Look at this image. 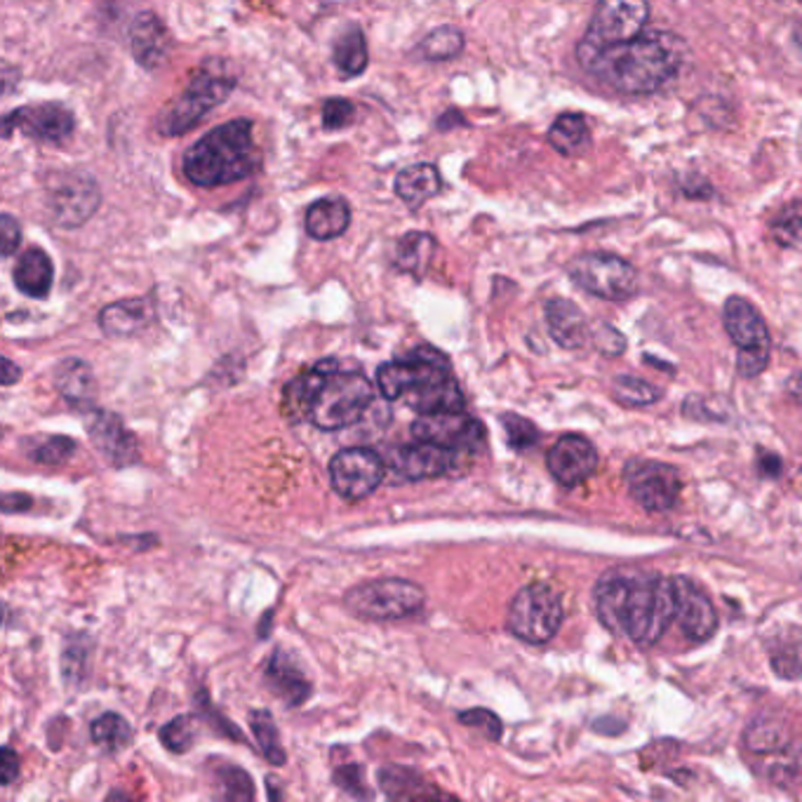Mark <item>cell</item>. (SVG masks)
I'll list each match as a JSON object with an SVG mask.
<instances>
[{"instance_id":"1","label":"cell","mask_w":802,"mask_h":802,"mask_svg":"<svg viewBox=\"0 0 802 802\" xmlns=\"http://www.w3.org/2000/svg\"><path fill=\"white\" fill-rule=\"evenodd\" d=\"M595 615L609 634L650 648L666 636L675 615L671 577L642 570H607L593 586Z\"/></svg>"},{"instance_id":"2","label":"cell","mask_w":802,"mask_h":802,"mask_svg":"<svg viewBox=\"0 0 802 802\" xmlns=\"http://www.w3.org/2000/svg\"><path fill=\"white\" fill-rule=\"evenodd\" d=\"M685 43L669 31H642L634 40L595 53H577L595 81L621 94H652L666 88L683 67Z\"/></svg>"},{"instance_id":"3","label":"cell","mask_w":802,"mask_h":802,"mask_svg":"<svg viewBox=\"0 0 802 802\" xmlns=\"http://www.w3.org/2000/svg\"><path fill=\"white\" fill-rule=\"evenodd\" d=\"M376 386L386 400L405 398L419 417L464 412V393L454 380L450 358L433 346H417L410 353L376 370Z\"/></svg>"},{"instance_id":"4","label":"cell","mask_w":802,"mask_h":802,"mask_svg":"<svg viewBox=\"0 0 802 802\" xmlns=\"http://www.w3.org/2000/svg\"><path fill=\"white\" fill-rule=\"evenodd\" d=\"M253 128V120L239 118L200 137L184 153V175L202 188L235 184L253 175L261 165Z\"/></svg>"},{"instance_id":"5","label":"cell","mask_w":802,"mask_h":802,"mask_svg":"<svg viewBox=\"0 0 802 802\" xmlns=\"http://www.w3.org/2000/svg\"><path fill=\"white\" fill-rule=\"evenodd\" d=\"M235 88V75L229 73L224 61L208 59L155 118V128L163 137H182L202 123L212 108L222 106Z\"/></svg>"},{"instance_id":"6","label":"cell","mask_w":802,"mask_h":802,"mask_svg":"<svg viewBox=\"0 0 802 802\" xmlns=\"http://www.w3.org/2000/svg\"><path fill=\"white\" fill-rule=\"evenodd\" d=\"M427 591L410 579L382 577L356 584L344 593V607L363 621H398L421 612Z\"/></svg>"},{"instance_id":"7","label":"cell","mask_w":802,"mask_h":802,"mask_svg":"<svg viewBox=\"0 0 802 802\" xmlns=\"http://www.w3.org/2000/svg\"><path fill=\"white\" fill-rule=\"evenodd\" d=\"M372 405V384L360 372H333L313 396L309 419L323 431L351 427Z\"/></svg>"},{"instance_id":"8","label":"cell","mask_w":802,"mask_h":802,"mask_svg":"<svg viewBox=\"0 0 802 802\" xmlns=\"http://www.w3.org/2000/svg\"><path fill=\"white\" fill-rule=\"evenodd\" d=\"M562 597L548 584H530L513 595L507 628L513 638L530 644H546L562 626Z\"/></svg>"},{"instance_id":"9","label":"cell","mask_w":802,"mask_h":802,"mask_svg":"<svg viewBox=\"0 0 802 802\" xmlns=\"http://www.w3.org/2000/svg\"><path fill=\"white\" fill-rule=\"evenodd\" d=\"M47 212L61 229H81L102 206L100 184L83 170H57L45 179Z\"/></svg>"},{"instance_id":"10","label":"cell","mask_w":802,"mask_h":802,"mask_svg":"<svg viewBox=\"0 0 802 802\" xmlns=\"http://www.w3.org/2000/svg\"><path fill=\"white\" fill-rule=\"evenodd\" d=\"M722 323L736 346V372L744 380L758 376L769 363V329L760 311L746 297H730L722 309Z\"/></svg>"},{"instance_id":"11","label":"cell","mask_w":802,"mask_h":802,"mask_svg":"<svg viewBox=\"0 0 802 802\" xmlns=\"http://www.w3.org/2000/svg\"><path fill=\"white\" fill-rule=\"evenodd\" d=\"M570 278L581 290L607 302H626L638 292L634 264L612 253H586L572 259Z\"/></svg>"},{"instance_id":"12","label":"cell","mask_w":802,"mask_h":802,"mask_svg":"<svg viewBox=\"0 0 802 802\" xmlns=\"http://www.w3.org/2000/svg\"><path fill=\"white\" fill-rule=\"evenodd\" d=\"M650 20V5L640 0H612L593 12L586 36L577 45V53H595L638 38Z\"/></svg>"},{"instance_id":"13","label":"cell","mask_w":802,"mask_h":802,"mask_svg":"<svg viewBox=\"0 0 802 802\" xmlns=\"http://www.w3.org/2000/svg\"><path fill=\"white\" fill-rule=\"evenodd\" d=\"M412 433L419 443H431L445 448L454 454L457 468H466L485 443V427L480 421L460 415H431L419 417L412 423Z\"/></svg>"},{"instance_id":"14","label":"cell","mask_w":802,"mask_h":802,"mask_svg":"<svg viewBox=\"0 0 802 802\" xmlns=\"http://www.w3.org/2000/svg\"><path fill=\"white\" fill-rule=\"evenodd\" d=\"M626 485L636 504L650 513L671 511L683 492L678 468L654 460H636L628 464Z\"/></svg>"},{"instance_id":"15","label":"cell","mask_w":802,"mask_h":802,"mask_svg":"<svg viewBox=\"0 0 802 802\" xmlns=\"http://www.w3.org/2000/svg\"><path fill=\"white\" fill-rule=\"evenodd\" d=\"M386 478L384 460L374 450L349 448L337 452L329 462V483L346 501L370 497Z\"/></svg>"},{"instance_id":"16","label":"cell","mask_w":802,"mask_h":802,"mask_svg":"<svg viewBox=\"0 0 802 802\" xmlns=\"http://www.w3.org/2000/svg\"><path fill=\"white\" fill-rule=\"evenodd\" d=\"M75 118L65 104L45 102V104H28L5 118H0V137H8L12 132H22L31 139L43 141V144H67L73 137Z\"/></svg>"},{"instance_id":"17","label":"cell","mask_w":802,"mask_h":802,"mask_svg":"<svg viewBox=\"0 0 802 802\" xmlns=\"http://www.w3.org/2000/svg\"><path fill=\"white\" fill-rule=\"evenodd\" d=\"M673 597H675V615L673 621H678L683 634L689 642L701 644L709 642L718 631V609L711 603L709 593H706L695 581L678 574L671 577Z\"/></svg>"},{"instance_id":"18","label":"cell","mask_w":802,"mask_h":802,"mask_svg":"<svg viewBox=\"0 0 802 802\" xmlns=\"http://www.w3.org/2000/svg\"><path fill=\"white\" fill-rule=\"evenodd\" d=\"M83 421L92 445L102 452V457L114 468H125L139 462L137 438L118 415L92 407V410L83 412Z\"/></svg>"},{"instance_id":"19","label":"cell","mask_w":802,"mask_h":802,"mask_svg":"<svg viewBox=\"0 0 802 802\" xmlns=\"http://www.w3.org/2000/svg\"><path fill=\"white\" fill-rule=\"evenodd\" d=\"M386 474L393 476L396 483H417L429 480L460 470L454 454L445 448H438L431 443H415L407 448H398L391 452L388 462H384Z\"/></svg>"},{"instance_id":"20","label":"cell","mask_w":802,"mask_h":802,"mask_svg":"<svg viewBox=\"0 0 802 802\" xmlns=\"http://www.w3.org/2000/svg\"><path fill=\"white\" fill-rule=\"evenodd\" d=\"M550 476L562 487H577L589 480L597 468V452L584 435L568 433L558 438L546 457Z\"/></svg>"},{"instance_id":"21","label":"cell","mask_w":802,"mask_h":802,"mask_svg":"<svg viewBox=\"0 0 802 802\" xmlns=\"http://www.w3.org/2000/svg\"><path fill=\"white\" fill-rule=\"evenodd\" d=\"M130 50L137 65L147 71H159L167 65L172 36L155 12H139L130 24Z\"/></svg>"},{"instance_id":"22","label":"cell","mask_w":802,"mask_h":802,"mask_svg":"<svg viewBox=\"0 0 802 802\" xmlns=\"http://www.w3.org/2000/svg\"><path fill=\"white\" fill-rule=\"evenodd\" d=\"M264 683L269 687L274 697H278L288 709H297L302 706L313 691L311 681L302 666L297 664V659L282 648H276L271 656L266 659L264 664Z\"/></svg>"},{"instance_id":"23","label":"cell","mask_w":802,"mask_h":802,"mask_svg":"<svg viewBox=\"0 0 802 802\" xmlns=\"http://www.w3.org/2000/svg\"><path fill=\"white\" fill-rule=\"evenodd\" d=\"M376 779L391 802H462L457 795L443 791L410 767L386 765Z\"/></svg>"},{"instance_id":"24","label":"cell","mask_w":802,"mask_h":802,"mask_svg":"<svg viewBox=\"0 0 802 802\" xmlns=\"http://www.w3.org/2000/svg\"><path fill=\"white\" fill-rule=\"evenodd\" d=\"M155 321L153 297L120 299L100 311V327L106 337L123 339L139 335Z\"/></svg>"},{"instance_id":"25","label":"cell","mask_w":802,"mask_h":802,"mask_svg":"<svg viewBox=\"0 0 802 802\" xmlns=\"http://www.w3.org/2000/svg\"><path fill=\"white\" fill-rule=\"evenodd\" d=\"M546 325L550 339H554L560 349L577 351L584 349L591 341L593 327L589 325L584 311L572 304L570 299H550L546 304Z\"/></svg>"},{"instance_id":"26","label":"cell","mask_w":802,"mask_h":802,"mask_svg":"<svg viewBox=\"0 0 802 802\" xmlns=\"http://www.w3.org/2000/svg\"><path fill=\"white\" fill-rule=\"evenodd\" d=\"M55 386L59 396L65 398L71 407L81 412H88L94 407V396H97V380L90 363L83 358H65L55 368Z\"/></svg>"},{"instance_id":"27","label":"cell","mask_w":802,"mask_h":802,"mask_svg":"<svg viewBox=\"0 0 802 802\" xmlns=\"http://www.w3.org/2000/svg\"><path fill=\"white\" fill-rule=\"evenodd\" d=\"M396 196L405 202L410 210H419L427 206L431 198H435L443 191V177L435 165L431 163H417L398 172L396 177Z\"/></svg>"},{"instance_id":"28","label":"cell","mask_w":802,"mask_h":802,"mask_svg":"<svg viewBox=\"0 0 802 802\" xmlns=\"http://www.w3.org/2000/svg\"><path fill=\"white\" fill-rule=\"evenodd\" d=\"M351 224L349 202L337 196H327L311 202L306 210V231L316 241H335Z\"/></svg>"},{"instance_id":"29","label":"cell","mask_w":802,"mask_h":802,"mask_svg":"<svg viewBox=\"0 0 802 802\" xmlns=\"http://www.w3.org/2000/svg\"><path fill=\"white\" fill-rule=\"evenodd\" d=\"M14 286L26 297L45 299L53 290L55 280V266L50 255L40 247H28L26 253L20 257L18 266H14Z\"/></svg>"},{"instance_id":"30","label":"cell","mask_w":802,"mask_h":802,"mask_svg":"<svg viewBox=\"0 0 802 802\" xmlns=\"http://www.w3.org/2000/svg\"><path fill=\"white\" fill-rule=\"evenodd\" d=\"M214 802H257L255 781L243 767L226 760H208Z\"/></svg>"},{"instance_id":"31","label":"cell","mask_w":802,"mask_h":802,"mask_svg":"<svg viewBox=\"0 0 802 802\" xmlns=\"http://www.w3.org/2000/svg\"><path fill=\"white\" fill-rule=\"evenodd\" d=\"M339 370V363L335 358H325L321 363L313 365L309 372H304L302 376H297L294 382L288 384L286 388V412L292 419H304L309 417L313 396L321 388V384L325 382L327 374H333Z\"/></svg>"},{"instance_id":"32","label":"cell","mask_w":802,"mask_h":802,"mask_svg":"<svg viewBox=\"0 0 802 802\" xmlns=\"http://www.w3.org/2000/svg\"><path fill=\"white\" fill-rule=\"evenodd\" d=\"M548 144L560 155H568V159L584 153L591 147V130L586 118L581 114L558 116L548 130Z\"/></svg>"},{"instance_id":"33","label":"cell","mask_w":802,"mask_h":802,"mask_svg":"<svg viewBox=\"0 0 802 802\" xmlns=\"http://www.w3.org/2000/svg\"><path fill=\"white\" fill-rule=\"evenodd\" d=\"M333 59H335V67L344 75H360V73H363L368 69V61H370L368 40H365L363 28H360L358 24L346 26L339 34V38L335 40Z\"/></svg>"},{"instance_id":"34","label":"cell","mask_w":802,"mask_h":802,"mask_svg":"<svg viewBox=\"0 0 802 802\" xmlns=\"http://www.w3.org/2000/svg\"><path fill=\"white\" fill-rule=\"evenodd\" d=\"M744 746L751 753H758V756H767V753H781L783 748L791 746L789 725L781 720L760 716L746 728Z\"/></svg>"},{"instance_id":"35","label":"cell","mask_w":802,"mask_h":802,"mask_svg":"<svg viewBox=\"0 0 802 802\" xmlns=\"http://www.w3.org/2000/svg\"><path fill=\"white\" fill-rule=\"evenodd\" d=\"M90 736L94 746H100L104 753L116 756V753L125 751L135 742V730L120 713L108 711L92 720Z\"/></svg>"},{"instance_id":"36","label":"cell","mask_w":802,"mask_h":802,"mask_svg":"<svg viewBox=\"0 0 802 802\" xmlns=\"http://www.w3.org/2000/svg\"><path fill=\"white\" fill-rule=\"evenodd\" d=\"M433 253H435V239H433V235L421 233V231H410L398 241L396 264H398V269H403L407 274L421 276V271L431 264Z\"/></svg>"},{"instance_id":"37","label":"cell","mask_w":802,"mask_h":802,"mask_svg":"<svg viewBox=\"0 0 802 802\" xmlns=\"http://www.w3.org/2000/svg\"><path fill=\"white\" fill-rule=\"evenodd\" d=\"M249 730H253L261 756L266 760L276 767H282L288 763V753L286 748H282L280 732H278V725H276L271 711H266V709L249 711Z\"/></svg>"},{"instance_id":"38","label":"cell","mask_w":802,"mask_h":802,"mask_svg":"<svg viewBox=\"0 0 802 802\" xmlns=\"http://www.w3.org/2000/svg\"><path fill=\"white\" fill-rule=\"evenodd\" d=\"M464 45H466V38L457 26H438L431 31V34H427V38H421L417 53L423 59L445 61V59H454L457 55H462Z\"/></svg>"},{"instance_id":"39","label":"cell","mask_w":802,"mask_h":802,"mask_svg":"<svg viewBox=\"0 0 802 802\" xmlns=\"http://www.w3.org/2000/svg\"><path fill=\"white\" fill-rule=\"evenodd\" d=\"M198 722H200L198 716H191V713H182L177 718L167 720L159 732L161 744L170 753H177V756H182V753L186 751H191L198 739V732H200Z\"/></svg>"},{"instance_id":"40","label":"cell","mask_w":802,"mask_h":802,"mask_svg":"<svg viewBox=\"0 0 802 802\" xmlns=\"http://www.w3.org/2000/svg\"><path fill=\"white\" fill-rule=\"evenodd\" d=\"M612 393H615V400L626 407H644L662 398V391L656 386L628 374L617 376L615 384H612Z\"/></svg>"},{"instance_id":"41","label":"cell","mask_w":802,"mask_h":802,"mask_svg":"<svg viewBox=\"0 0 802 802\" xmlns=\"http://www.w3.org/2000/svg\"><path fill=\"white\" fill-rule=\"evenodd\" d=\"M75 454V443L67 435L43 438L28 450V457L43 466H61Z\"/></svg>"},{"instance_id":"42","label":"cell","mask_w":802,"mask_h":802,"mask_svg":"<svg viewBox=\"0 0 802 802\" xmlns=\"http://www.w3.org/2000/svg\"><path fill=\"white\" fill-rule=\"evenodd\" d=\"M85 636H73L71 642L65 644V652H61V669H65V681L71 685H81L85 673H88V656H90V642L83 648Z\"/></svg>"},{"instance_id":"43","label":"cell","mask_w":802,"mask_h":802,"mask_svg":"<svg viewBox=\"0 0 802 802\" xmlns=\"http://www.w3.org/2000/svg\"><path fill=\"white\" fill-rule=\"evenodd\" d=\"M196 704H198V720H206L212 725V730L219 734V736H226V739H233V742H245V734L233 725V722L229 718H224L222 713H219L214 706H212V699L208 697L206 689H198L196 691Z\"/></svg>"},{"instance_id":"44","label":"cell","mask_w":802,"mask_h":802,"mask_svg":"<svg viewBox=\"0 0 802 802\" xmlns=\"http://www.w3.org/2000/svg\"><path fill=\"white\" fill-rule=\"evenodd\" d=\"M501 427H504L507 438H509V445L513 450H521V452L523 450H530L539 440L537 427H534V423L530 419H525L521 415H513V412L504 415V417H501Z\"/></svg>"},{"instance_id":"45","label":"cell","mask_w":802,"mask_h":802,"mask_svg":"<svg viewBox=\"0 0 802 802\" xmlns=\"http://www.w3.org/2000/svg\"><path fill=\"white\" fill-rule=\"evenodd\" d=\"M335 783L344 793L353 795L360 802H370L372 800V791L368 789V783L363 779V767L356 763H346L341 767L335 769Z\"/></svg>"},{"instance_id":"46","label":"cell","mask_w":802,"mask_h":802,"mask_svg":"<svg viewBox=\"0 0 802 802\" xmlns=\"http://www.w3.org/2000/svg\"><path fill=\"white\" fill-rule=\"evenodd\" d=\"M772 235L781 247H795L800 241V208L798 202H791L789 208L775 219Z\"/></svg>"},{"instance_id":"47","label":"cell","mask_w":802,"mask_h":802,"mask_svg":"<svg viewBox=\"0 0 802 802\" xmlns=\"http://www.w3.org/2000/svg\"><path fill=\"white\" fill-rule=\"evenodd\" d=\"M462 725L483 730V734L490 739V742H501V734H504V722L499 720L497 713L487 709H470L457 716Z\"/></svg>"},{"instance_id":"48","label":"cell","mask_w":802,"mask_h":802,"mask_svg":"<svg viewBox=\"0 0 802 802\" xmlns=\"http://www.w3.org/2000/svg\"><path fill=\"white\" fill-rule=\"evenodd\" d=\"M356 118V106L349 100H327L323 106V128L337 132L349 128Z\"/></svg>"},{"instance_id":"49","label":"cell","mask_w":802,"mask_h":802,"mask_svg":"<svg viewBox=\"0 0 802 802\" xmlns=\"http://www.w3.org/2000/svg\"><path fill=\"white\" fill-rule=\"evenodd\" d=\"M591 339L595 344V349L607 353V356H619L626 349L624 335L619 333V329H615V327L607 325V323H601L597 327H593Z\"/></svg>"},{"instance_id":"50","label":"cell","mask_w":802,"mask_h":802,"mask_svg":"<svg viewBox=\"0 0 802 802\" xmlns=\"http://www.w3.org/2000/svg\"><path fill=\"white\" fill-rule=\"evenodd\" d=\"M22 245V226L12 214L0 212V257H10Z\"/></svg>"},{"instance_id":"51","label":"cell","mask_w":802,"mask_h":802,"mask_svg":"<svg viewBox=\"0 0 802 802\" xmlns=\"http://www.w3.org/2000/svg\"><path fill=\"white\" fill-rule=\"evenodd\" d=\"M20 772H22V760L18 753L8 746H0V786L14 783Z\"/></svg>"},{"instance_id":"52","label":"cell","mask_w":802,"mask_h":802,"mask_svg":"<svg viewBox=\"0 0 802 802\" xmlns=\"http://www.w3.org/2000/svg\"><path fill=\"white\" fill-rule=\"evenodd\" d=\"M20 83H22V71L14 65H10V61L0 59V102L12 97V94L18 92Z\"/></svg>"},{"instance_id":"53","label":"cell","mask_w":802,"mask_h":802,"mask_svg":"<svg viewBox=\"0 0 802 802\" xmlns=\"http://www.w3.org/2000/svg\"><path fill=\"white\" fill-rule=\"evenodd\" d=\"M34 507V497L22 492H0V511L3 513H24Z\"/></svg>"},{"instance_id":"54","label":"cell","mask_w":802,"mask_h":802,"mask_svg":"<svg viewBox=\"0 0 802 802\" xmlns=\"http://www.w3.org/2000/svg\"><path fill=\"white\" fill-rule=\"evenodd\" d=\"M22 380V370L10 358L0 356V386H12Z\"/></svg>"},{"instance_id":"55","label":"cell","mask_w":802,"mask_h":802,"mask_svg":"<svg viewBox=\"0 0 802 802\" xmlns=\"http://www.w3.org/2000/svg\"><path fill=\"white\" fill-rule=\"evenodd\" d=\"M266 795H269V802H286V789L276 777H266Z\"/></svg>"},{"instance_id":"56","label":"cell","mask_w":802,"mask_h":802,"mask_svg":"<svg viewBox=\"0 0 802 802\" xmlns=\"http://www.w3.org/2000/svg\"><path fill=\"white\" fill-rule=\"evenodd\" d=\"M108 802H137V800H132L128 793H123V791H114L112 795H108Z\"/></svg>"},{"instance_id":"57","label":"cell","mask_w":802,"mask_h":802,"mask_svg":"<svg viewBox=\"0 0 802 802\" xmlns=\"http://www.w3.org/2000/svg\"><path fill=\"white\" fill-rule=\"evenodd\" d=\"M3 619H5V605L0 603V624H3Z\"/></svg>"}]
</instances>
